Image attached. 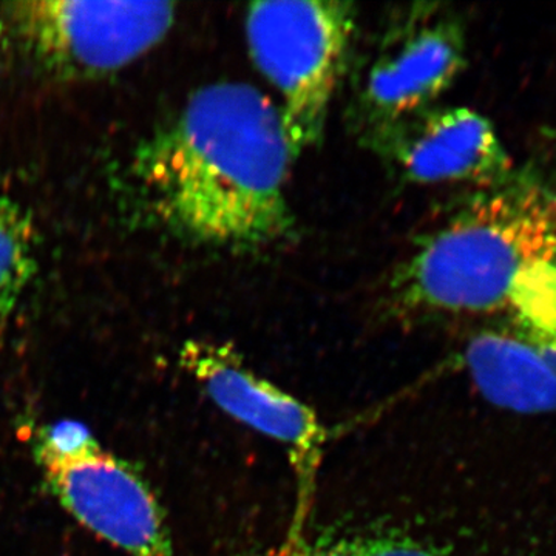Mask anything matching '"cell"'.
I'll return each mask as SVG.
<instances>
[{
	"mask_svg": "<svg viewBox=\"0 0 556 556\" xmlns=\"http://www.w3.org/2000/svg\"><path fill=\"white\" fill-rule=\"evenodd\" d=\"M291 161L277 105L248 84L217 83L139 146L134 175L164 228L193 243L251 251L294 232Z\"/></svg>",
	"mask_w": 556,
	"mask_h": 556,
	"instance_id": "1",
	"label": "cell"
},
{
	"mask_svg": "<svg viewBox=\"0 0 556 556\" xmlns=\"http://www.w3.org/2000/svg\"><path fill=\"white\" fill-rule=\"evenodd\" d=\"M391 291L412 311H506L556 358V193L522 181L486 190L399 266Z\"/></svg>",
	"mask_w": 556,
	"mask_h": 556,
	"instance_id": "2",
	"label": "cell"
},
{
	"mask_svg": "<svg viewBox=\"0 0 556 556\" xmlns=\"http://www.w3.org/2000/svg\"><path fill=\"white\" fill-rule=\"evenodd\" d=\"M353 3L334 0L255 2L247 13L252 60L281 98L292 159L316 148L356 33Z\"/></svg>",
	"mask_w": 556,
	"mask_h": 556,
	"instance_id": "3",
	"label": "cell"
},
{
	"mask_svg": "<svg viewBox=\"0 0 556 556\" xmlns=\"http://www.w3.org/2000/svg\"><path fill=\"white\" fill-rule=\"evenodd\" d=\"M175 16L170 2H11L0 7V43L43 75L93 78L159 46Z\"/></svg>",
	"mask_w": 556,
	"mask_h": 556,
	"instance_id": "4",
	"label": "cell"
},
{
	"mask_svg": "<svg viewBox=\"0 0 556 556\" xmlns=\"http://www.w3.org/2000/svg\"><path fill=\"white\" fill-rule=\"evenodd\" d=\"M466 65L463 27L453 14L426 3L390 25L356 97L367 141L402 121L433 109Z\"/></svg>",
	"mask_w": 556,
	"mask_h": 556,
	"instance_id": "5",
	"label": "cell"
},
{
	"mask_svg": "<svg viewBox=\"0 0 556 556\" xmlns=\"http://www.w3.org/2000/svg\"><path fill=\"white\" fill-rule=\"evenodd\" d=\"M179 364L223 412L287 447L299 478V517L289 538L300 536L328 439L316 412L248 368L226 343L189 340Z\"/></svg>",
	"mask_w": 556,
	"mask_h": 556,
	"instance_id": "6",
	"label": "cell"
},
{
	"mask_svg": "<svg viewBox=\"0 0 556 556\" xmlns=\"http://www.w3.org/2000/svg\"><path fill=\"white\" fill-rule=\"evenodd\" d=\"M43 475L62 507L102 540L130 556H175L159 497L127 460L100 450Z\"/></svg>",
	"mask_w": 556,
	"mask_h": 556,
	"instance_id": "7",
	"label": "cell"
},
{
	"mask_svg": "<svg viewBox=\"0 0 556 556\" xmlns=\"http://www.w3.org/2000/svg\"><path fill=\"white\" fill-rule=\"evenodd\" d=\"M368 144L415 185L495 189L511 161L492 123L466 108L430 109L369 139Z\"/></svg>",
	"mask_w": 556,
	"mask_h": 556,
	"instance_id": "8",
	"label": "cell"
},
{
	"mask_svg": "<svg viewBox=\"0 0 556 556\" xmlns=\"http://www.w3.org/2000/svg\"><path fill=\"white\" fill-rule=\"evenodd\" d=\"M466 364L479 391L497 407L556 408V362L530 340L482 332L468 343Z\"/></svg>",
	"mask_w": 556,
	"mask_h": 556,
	"instance_id": "9",
	"label": "cell"
},
{
	"mask_svg": "<svg viewBox=\"0 0 556 556\" xmlns=\"http://www.w3.org/2000/svg\"><path fill=\"white\" fill-rule=\"evenodd\" d=\"M38 270L36 230L30 214L0 193V325L20 305Z\"/></svg>",
	"mask_w": 556,
	"mask_h": 556,
	"instance_id": "10",
	"label": "cell"
},
{
	"mask_svg": "<svg viewBox=\"0 0 556 556\" xmlns=\"http://www.w3.org/2000/svg\"><path fill=\"white\" fill-rule=\"evenodd\" d=\"M100 450L101 445L89 428L76 420L50 424L36 434L35 457L42 470L76 463Z\"/></svg>",
	"mask_w": 556,
	"mask_h": 556,
	"instance_id": "11",
	"label": "cell"
},
{
	"mask_svg": "<svg viewBox=\"0 0 556 556\" xmlns=\"http://www.w3.org/2000/svg\"><path fill=\"white\" fill-rule=\"evenodd\" d=\"M361 556H450L445 548L437 546L433 541L386 529L361 536Z\"/></svg>",
	"mask_w": 556,
	"mask_h": 556,
	"instance_id": "12",
	"label": "cell"
},
{
	"mask_svg": "<svg viewBox=\"0 0 556 556\" xmlns=\"http://www.w3.org/2000/svg\"><path fill=\"white\" fill-rule=\"evenodd\" d=\"M257 556H361V536L324 533L316 538H288L287 543Z\"/></svg>",
	"mask_w": 556,
	"mask_h": 556,
	"instance_id": "13",
	"label": "cell"
}]
</instances>
